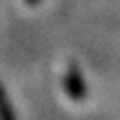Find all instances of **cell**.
I'll return each mask as SVG.
<instances>
[{"label": "cell", "instance_id": "6da1fadb", "mask_svg": "<svg viewBox=\"0 0 120 120\" xmlns=\"http://www.w3.org/2000/svg\"><path fill=\"white\" fill-rule=\"evenodd\" d=\"M65 89L68 92V96L76 100V102H81L87 94V89H85V83H83V76L79 72L78 65H70L67 74H65Z\"/></svg>", "mask_w": 120, "mask_h": 120}, {"label": "cell", "instance_id": "7a4b0ae2", "mask_svg": "<svg viewBox=\"0 0 120 120\" xmlns=\"http://www.w3.org/2000/svg\"><path fill=\"white\" fill-rule=\"evenodd\" d=\"M0 120H17L13 107H11V102L8 98V92H6L2 83H0Z\"/></svg>", "mask_w": 120, "mask_h": 120}, {"label": "cell", "instance_id": "3957f363", "mask_svg": "<svg viewBox=\"0 0 120 120\" xmlns=\"http://www.w3.org/2000/svg\"><path fill=\"white\" fill-rule=\"evenodd\" d=\"M26 2H28V4H31V6H33V4H37L39 0H26Z\"/></svg>", "mask_w": 120, "mask_h": 120}]
</instances>
